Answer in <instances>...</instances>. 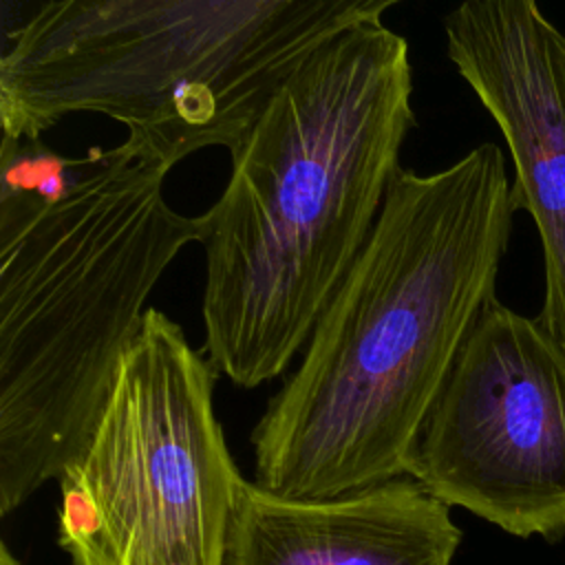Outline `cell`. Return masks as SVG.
<instances>
[{
	"label": "cell",
	"instance_id": "obj_1",
	"mask_svg": "<svg viewBox=\"0 0 565 565\" xmlns=\"http://www.w3.org/2000/svg\"><path fill=\"white\" fill-rule=\"evenodd\" d=\"M503 150L399 170L373 234L258 419L254 483L296 499L404 477L466 338L497 298L512 234Z\"/></svg>",
	"mask_w": 565,
	"mask_h": 565
},
{
	"label": "cell",
	"instance_id": "obj_2",
	"mask_svg": "<svg viewBox=\"0 0 565 565\" xmlns=\"http://www.w3.org/2000/svg\"><path fill=\"white\" fill-rule=\"evenodd\" d=\"M415 128L408 42L358 26L276 88L230 150L201 218L210 364L243 388L278 377L349 276Z\"/></svg>",
	"mask_w": 565,
	"mask_h": 565
},
{
	"label": "cell",
	"instance_id": "obj_3",
	"mask_svg": "<svg viewBox=\"0 0 565 565\" xmlns=\"http://www.w3.org/2000/svg\"><path fill=\"white\" fill-rule=\"evenodd\" d=\"M172 170L132 135L57 201L0 196V512L86 448L146 302L201 218L166 199Z\"/></svg>",
	"mask_w": 565,
	"mask_h": 565
},
{
	"label": "cell",
	"instance_id": "obj_4",
	"mask_svg": "<svg viewBox=\"0 0 565 565\" xmlns=\"http://www.w3.org/2000/svg\"><path fill=\"white\" fill-rule=\"evenodd\" d=\"M214 371L148 307L84 452L57 477L71 565H225L245 479L214 413Z\"/></svg>",
	"mask_w": 565,
	"mask_h": 565
},
{
	"label": "cell",
	"instance_id": "obj_5",
	"mask_svg": "<svg viewBox=\"0 0 565 565\" xmlns=\"http://www.w3.org/2000/svg\"><path fill=\"white\" fill-rule=\"evenodd\" d=\"M408 477L514 536L565 534V347L497 298L415 439Z\"/></svg>",
	"mask_w": 565,
	"mask_h": 565
},
{
	"label": "cell",
	"instance_id": "obj_6",
	"mask_svg": "<svg viewBox=\"0 0 565 565\" xmlns=\"http://www.w3.org/2000/svg\"><path fill=\"white\" fill-rule=\"evenodd\" d=\"M444 35L508 146L514 207L532 216L543 249L536 320L565 347V35L539 0H461Z\"/></svg>",
	"mask_w": 565,
	"mask_h": 565
},
{
	"label": "cell",
	"instance_id": "obj_7",
	"mask_svg": "<svg viewBox=\"0 0 565 565\" xmlns=\"http://www.w3.org/2000/svg\"><path fill=\"white\" fill-rule=\"evenodd\" d=\"M461 530L413 477L296 499L245 481L225 565H452Z\"/></svg>",
	"mask_w": 565,
	"mask_h": 565
},
{
	"label": "cell",
	"instance_id": "obj_8",
	"mask_svg": "<svg viewBox=\"0 0 565 565\" xmlns=\"http://www.w3.org/2000/svg\"><path fill=\"white\" fill-rule=\"evenodd\" d=\"M86 163L88 157H62L42 139L2 137L0 196H35L40 201H57L68 192Z\"/></svg>",
	"mask_w": 565,
	"mask_h": 565
},
{
	"label": "cell",
	"instance_id": "obj_9",
	"mask_svg": "<svg viewBox=\"0 0 565 565\" xmlns=\"http://www.w3.org/2000/svg\"><path fill=\"white\" fill-rule=\"evenodd\" d=\"M0 565H22L20 561H18V556L11 552V547L2 541L0 543Z\"/></svg>",
	"mask_w": 565,
	"mask_h": 565
}]
</instances>
